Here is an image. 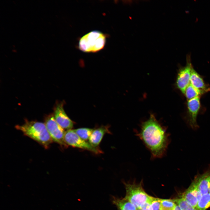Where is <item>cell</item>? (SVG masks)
<instances>
[{
	"mask_svg": "<svg viewBox=\"0 0 210 210\" xmlns=\"http://www.w3.org/2000/svg\"><path fill=\"white\" fill-rule=\"evenodd\" d=\"M173 210H182L179 206L176 204Z\"/></svg>",
	"mask_w": 210,
	"mask_h": 210,
	"instance_id": "obj_22",
	"label": "cell"
},
{
	"mask_svg": "<svg viewBox=\"0 0 210 210\" xmlns=\"http://www.w3.org/2000/svg\"><path fill=\"white\" fill-rule=\"evenodd\" d=\"M187 106L188 123L192 129L196 130L199 127L197 119L200 108V97L188 100Z\"/></svg>",
	"mask_w": 210,
	"mask_h": 210,
	"instance_id": "obj_8",
	"label": "cell"
},
{
	"mask_svg": "<svg viewBox=\"0 0 210 210\" xmlns=\"http://www.w3.org/2000/svg\"><path fill=\"white\" fill-rule=\"evenodd\" d=\"M105 34L97 30L91 31L82 36L78 43L79 49L85 52H96L102 49L106 41Z\"/></svg>",
	"mask_w": 210,
	"mask_h": 210,
	"instance_id": "obj_3",
	"label": "cell"
},
{
	"mask_svg": "<svg viewBox=\"0 0 210 210\" xmlns=\"http://www.w3.org/2000/svg\"><path fill=\"white\" fill-rule=\"evenodd\" d=\"M162 199L153 197L151 202L152 210H160Z\"/></svg>",
	"mask_w": 210,
	"mask_h": 210,
	"instance_id": "obj_20",
	"label": "cell"
},
{
	"mask_svg": "<svg viewBox=\"0 0 210 210\" xmlns=\"http://www.w3.org/2000/svg\"><path fill=\"white\" fill-rule=\"evenodd\" d=\"M191 189L188 188L182 194V197L193 207L195 208L198 200L196 195Z\"/></svg>",
	"mask_w": 210,
	"mask_h": 210,
	"instance_id": "obj_14",
	"label": "cell"
},
{
	"mask_svg": "<svg viewBox=\"0 0 210 210\" xmlns=\"http://www.w3.org/2000/svg\"><path fill=\"white\" fill-rule=\"evenodd\" d=\"M15 128L22 131L24 135L32 139L47 148L52 140L45 123L25 120L21 125H17Z\"/></svg>",
	"mask_w": 210,
	"mask_h": 210,
	"instance_id": "obj_2",
	"label": "cell"
},
{
	"mask_svg": "<svg viewBox=\"0 0 210 210\" xmlns=\"http://www.w3.org/2000/svg\"><path fill=\"white\" fill-rule=\"evenodd\" d=\"M136 210H142L141 209H137Z\"/></svg>",
	"mask_w": 210,
	"mask_h": 210,
	"instance_id": "obj_24",
	"label": "cell"
},
{
	"mask_svg": "<svg viewBox=\"0 0 210 210\" xmlns=\"http://www.w3.org/2000/svg\"><path fill=\"white\" fill-rule=\"evenodd\" d=\"M64 139L67 145L73 147L86 150L97 154L102 153L98 147H93L89 142L81 138L73 130H67L65 132Z\"/></svg>",
	"mask_w": 210,
	"mask_h": 210,
	"instance_id": "obj_6",
	"label": "cell"
},
{
	"mask_svg": "<svg viewBox=\"0 0 210 210\" xmlns=\"http://www.w3.org/2000/svg\"><path fill=\"white\" fill-rule=\"evenodd\" d=\"M186 58V65L180 69L176 80L178 88L184 94L187 87L190 84L191 71L193 67L189 55H187Z\"/></svg>",
	"mask_w": 210,
	"mask_h": 210,
	"instance_id": "obj_7",
	"label": "cell"
},
{
	"mask_svg": "<svg viewBox=\"0 0 210 210\" xmlns=\"http://www.w3.org/2000/svg\"><path fill=\"white\" fill-rule=\"evenodd\" d=\"M209 193L210 194V188L209 189Z\"/></svg>",
	"mask_w": 210,
	"mask_h": 210,
	"instance_id": "obj_25",
	"label": "cell"
},
{
	"mask_svg": "<svg viewBox=\"0 0 210 210\" xmlns=\"http://www.w3.org/2000/svg\"><path fill=\"white\" fill-rule=\"evenodd\" d=\"M166 130L151 114L148 119L142 123L137 133L154 158H162L165 154L170 141Z\"/></svg>",
	"mask_w": 210,
	"mask_h": 210,
	"instance_id": "obj_1",
	"label": "cell"
},
{
	"mask_svg": "<svg viewBox=\"0 0 210 210\" xmlns=\"http://www.w3.org/2000/svg\"><path fill=\"white\" fill-rule=\"evenodd\" d=\"M113 203L116 206L118 210H136V207L125 198L118 199L113 197Z\"/></svg>",
	"mask_w": 210,
	"mask_h": 210,
	"instance_id": "obj_13",
	"label": "cell"
},
{
	"mask_svg": "<svg viewBox=\"0 0 210 210\" xmlns=\"http://www.w3.org/2000/svg\"><path fill=\"white\" fill-rule=\"evenodd\" d=\"M160 210H167L161 208Z\"/></svg>",
	"mask_w": 210,
	"mask_h": 210,
	"instance_id": "obj_23",
	"label": "cell"
},
{
	"mask_svg": "<svg viewBox=\"0 0 210 210\" xmlns=\"http://www.w3.org/2000/svg\"><path fill=\"white\" fill-rule=\"evenodd\" d=\"M108 129V126H103L94 129L89 139V142L93 147H97L104 134L110 133Z\"/></svg>",
	"mask_w": 210,
	"mask_h": 210,
	"instance_id": "obj_12",
	"label": "cell"
},
{
	"mask_svg": "<svg viewBox=\"0 0 210 210\" xmlns=\"http://www.w3.org/2000/svg\"><path fill=\"white\" fill-rule=\"evenodd\" d=\"M176 204L174 200L161 199V208L167 210H173Z\"/></svg>",
	"mask_w": 210,
	"mask_h": 210,
	"instance_id": "obj_19",
	"label": "cell"
},
{
	"mask_svg": "<svg viewBox=\"0 0 210 210\" xmlns=\"http://www.w3.org/2000/svg\"><path fill=\"white\" fill-rule=\"evenodd\" d=\"M64 102L57 104L54 109V116L57 123L63 129L71 130L73 127V121L68 116L63 108Z\"/></svg>",
	"mask_w": 210,
	"mask_h": 210,
	"instance_id": "obj_9",
	"label": "cell"
},
{
	"mask_svg": "<svg viewBox=\"0 0 210 210\" xmlns=\"http://www.w3.org/2000/svg\"><path fill=\"white\" fill-rule=\"evenodd\" d=\"M73 130L79 137L86 141L89 139L94 129L88 128H81Z\"/></svg>",
	"mask_w": 210,
	"mask_h": 210,
	"instance_id": "obj_17",
	"label": "cell"
},
{
	"mask_svg": "<svg viewBox=\"0 0 210 210\" xmlns=\"http://www.w3.org/2000/svg\"><path fill=\"white\" fill-rule=\"evenodd\" d=\"M184 94L188 100L200 97L202 94L199 90L193 87L190 83L187 87Z\"/></svg>",
	"mask_w": 210,
	"mask_h": 210,
	"instance_id": "obj_16",
	"label": "cell"
},
{
	"mask_svg": "<svg viewBox=\"0 0 210 210\" xmlns=\"http://www.w3.org/2000/svg\"><path fill=\"white\" fill-rule=\"evenodd\" d=\"M125 186L126 194L125 198L137 209H141L146 203L152 201L153 197L147 194L141 185L126 183Z\"/></svg>",
	"mask_w": 210,
	"mask_h": 210,
	"instance_id": "obj_4",
	"label": "cell"
},
{
	"mask_svg": "<svg viewBox=\"0 0 210 210\" xmlns=\"http://www.w3.org/2000/svg\"><path fill=\"white\" fill-rule=\"evenodd\" d=\"M190 83L199 90L202 94L210 91V88L206 85L202 78L192 68L190 79Z\"/></svg>",
	"mask_w": 210,
	"mask_h": 210,
	"instance_id": "obj_11",
	"label": "cell"
},
{
	"mask_svg": "<svg viewBox=\"0 0 210 210\" xmlns=\"http://www.w3.org/2000/svg\"><path fill=\"white\" fill-rule=\"evenodd\" d=\"M151 202L146 203L141 207V209L142 210H152L151 206Z\"/></svg>",
	"mask_w": 210,
	"mask_h": 210,
	"instance_id": "obj_21",
	"label": "cell"
},
{
	"mask_svg": "<svg viewBox=\"0 0 210 210\" xmlns=\"http://www.w3.org/2000/svg\"><path fill=\"white\" fill-rule=\"evenodd\" d=\"M210 206V194L202 195L195 207L197 210H206Z\"/></svg>",
	"mask_w": 210,
	"mask_h": 210,
	"instance_id": "obj_15",
	"label": "cell"
},
{
	"mask_svg": "<svg viewBox=\"0 0 210 210\" xmlns=\"http://www.w3.org/2000/svg\"><path fill=\"white\" fill-rule=\"evenodd\" d=\"M194 181L202 195L209 193L210 188V166L205 172L197 175Z\"/></svg>",
	"mask_w": 210,
	"mask_h": 210,
	"instance_id": "obj_10",
	"label": "cell"
},
{
	"mask_svg": "<svg viewBox=\"0 0 210 210\" xmlns=\"http://www.w3.org/2000/svg\"><path fill=\"white\" fill-rule=\"evenodd\" d=\"M174 200L182 210H197L195 208L192 206L182 198Z\"/></svg>",
	"mask_w": 210,
	"mask_h": 210,
	"instance_id": "obj_18",
	"label": "cell"
},
{
	"mask_svg": "<svg viewBox=\"0 0 210 210\" xmlns=\"http://www.w3.org/2000/svg\"><path fill=\"white\" fill-rule=\"evenodd\" d=\"M45 121L44 123L52 141L63 147H67L64 139L65 131L56 122L53 114L47 116Z\"/></svg>",
	"mask_w": 210,
	"mask_h": 210,
	"instance_id": "obj_5",
	"label": "cell"
}]
</instances>
